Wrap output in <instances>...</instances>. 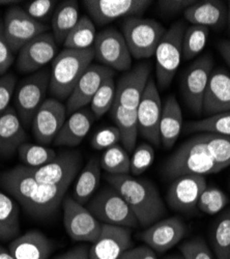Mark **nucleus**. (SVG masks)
<instances>
[{
	"label": "nucleus",
	"instance_id": "13",
	"mask_svg": "<svg viewBox=\"0 0 230 259\" xmlns=\"http://www.w3.org/2000/svg\"><path fill=\"white\" fill-rule=\"evenodd\" d=\"M64 208V225L71 239L75 242L94 243L100 235L102 223L95 215L78 203L73 197H67L62 201Z\"/></svg>",
	"mask_w": 230,
	"mask_h": 259
},
{
	"label": "nucleus",
	"instance_id": "12",
	"mask_svg": "<svg viewBox=\"0 0 230 259\" xmlns=\"http://www.w3.org/2000/svg\"><path fill=\"white\" fill-rule=\"evenodd\" d=\"M214 60L211 55H203L188 68L182 76L180 89L187 106L196 113H202V103L211 74Z\"/></svg>",
	"mask_w": 230,
	"mask_h": 259
},
{
	"label": "nucleus",
	"instance_id": "6",
	"mask_svg": "<svg viewBox=\"0 0 230 259\" xmlns=\"http://www.w3.org/2000/svg\"><path fill=\"white\" fill-rule=\"evenodd\" d=\"M185 30L182 22L173 24L166 30L156 50V75L160 89L168 88L179 68Z\"/></svg>",
	"mask_w": 230,
	"mask_h": 259
},
{
	"label": "nucleus",
	"instance_id": "8",
	"mask_svg": "<svg viewBox=\"0 0 230 259\" xmlns=\"http://www.w3.org/2000/svg\"><path fill=\"white\" fill-rule=\"evenodd\" d=\"M50 85V70L35 72L21 82L15 91L14 103L20 120L25 126L31 124L38 108L44 103Z\"/></svg>",
	"mask_w": 230,
	"mask_h": 259
},
{
	"label": "nucleus",
	"instance_id": "31",
	"mask_svg": "<svg viewBox=\"0 0 230 259\" xmlns=\"http://www.w3.org/2000/svg\"><path fill=\"white\" fill-rule=\"evenodd\" d=\"M78 21L79 5L75 0H66L57 6L51 21L53 36L57 44H64Z\"/></svg>",
	"mask_w": 230,
	"mask_h": 259
},
{
	"label": "nucleus",
	"instance_id": "33",
	"mask_svg": "<svg viewBox=\"0 0 230 259\" xmlns=\"http://www.w3.org/2000/svg\"><path fill=\"white\" fill-rule=\"evenodd\" d=\"M96 36V25L93 22V20L87 16H82L79 18L77 24L67 36L64 45L66 49H90L94 46Z\"/></svg>",
	"mask_w": 230,
	"mask_h": 259
},
{
	"label": "nucleus",
	"instance_id": "47",
	"mask_svg": "<svg viewBox=\"0 0 230 259\" xmlns=\"http://www.w3.org/2000/svg\"><path fill=\"white\" fill-rule=\"evenodd\" d=\"M194 0H159L158 8L165 14H178L190 8Z\"/></svg>",
	"mask_w": 230,
	"mask_h": 259
},
{
	"label": "nucleus",
	"instance_id": "45",
	"mask_svg": "<svg viewBox=\"0 0 230 259\" xmlns=\"http://www.w3.org/2000/svg\"><path fill=\"white\" fill-rule=\"evenodd\" d=\"M57 3L54 0H33L26 5L25 12L34 20L41 23V21L48 18L55 11Z\"/></svg>",
	"mask_w": 230,
	"mask_h": 259
},
{
	"label": "nucleus",
	"instance_id": "52",
	"mask_svg": "<svg viewBox=\"0 0 230 259\" xmlns=\"http://www.w3.org/2000/svg\"><path fill=\"white\" fill-rule=\"evenodd\" d=\"M19 4V2H15V0H0V6H9V5H15Z\"/></svg>",
	"mask_w": 230,
	"mask_h": 259
},
{
	"label": "nucleus",
	"instance_id": "11",
	"mask_svg": "<svg viewBox=\"0 0 230 259\" xmlns=\"http://www.w3.org/2000/svg\"><path fill=\"white\" fill-rule=\"evenodd\" d=\"M4 33L14 53L24 47L37 35L47 32V26L31 18L23 9L13 6L3 19Z\"/></svg>",
	"mask_w": 230,
	"mask_h": 259
},
{
	"label": "nucleus",
	"instance_id": "48",
	"mask_svg": "<svg viewBox=\"0 0 230 259\" xmlns=\"http://www.w3.org/2000/svg\"><path fill=\"white\" fill-rule=\"evenodd\" d=\"M118 259H158V257L150 247L140 246L127 250Z\"/></svg>",
	"mask_w": 230,
	"mask_h": 259
},
{
	"label": "nucleus",
	"instance_id": "36",
	"mask_svg": "<svg viewBox=\"0 0 230 259\" xmlns=\"http://www.w3.org/2000/svg\"><path fill=\"white\" fill-rule=\"evenodd\" d=\"M18 155L26 167L37 168L53 161L57 153L46 145L23 143L18 149Z\"/></svg>",
	"mask_w": 230,
	"mask_h": 259
},
{
	"label": "nucleus",
	"instance_id": "20",
	"mask_svg": "<svg viewBox=\"0 0 230 259\" xmlns=\"http://www.w3.org/2000/svg\"><path fill=\"white\" fill-rule=\"evenodd\" d=\"M114 77V71L102 66L90 64L79 79L75 89L67 101V113H74L90 104L101 85L109 78Z\"/></svg>",
	"mask_w": 230,
	"mask_h": 259
},
{
	"label": "nucleus",
	"instance_id": "10",
	"mask_svg": "<svg viewBox=\"0 0 230 259\" xmlns=\"http://www.w3.org/2000/svg\"><path fill=\"white\" fill-rule=\"evenodd\" d=\"M153 4L151 0H84L93 22L105 26L118 19L141 17Z\"/></svg>",
	"mask_w": 230,
	"mask_h": 259
},
{
	"label": "nucleus",
	"instance_id": "16",
	"mask_svg": "<svg viewBox=\"0 0 230 259\" xmlns=\"http://www.w3.org/2000/svg\"><path fill=\"white\" fill-rule=\"evenodd\" d=\"M67 116V107L56 99L45 100L33 116V137L41 145L54 142Z\"/></svg>",
	"mask_w": 230,
	"mask_h": 259
},
{
	"label": "nucleus",
	"instance_id": "24",
	"mask_svg": "<svg viewBox=\"0 0 230 259\" xmlns=\"http://www.w3.org/2000/svg\"><path fill=\"white\" fill-rule=\"evenodd\" d=\"M228 6L219 0L195 2L183 12L187 21L192 25L220 29L227 24Z\"/></svg>",
	"mask_w": 230,
	"mask_h": 259
},
{
	"label": "nucleus",
	"instance_id": "19",
	"mask_svg": "<svg viewBox=\"0 0 230 259\" xmlns=\"http://www.w3.org/2000/svg\"><path fill=\"white\" fill-rule=\"evenodd\" d=\"M206 187V180L202 176L188 175L176 178L167 192V203L175 211L191 212L197 207Z\"/></svg>",
	"mask_w": 230,
	"mask_h": 259
},
{
	"label": "nucleus",
	"instance_id": "50",
	"mask_svg": "<svg viewBox=\"0 0 230 259\" xmlns=\"http://www.w3.org/2000/svg\"><path fill=\"white\" fill-rule=\"evenodd\" d=\"M218 50L227 66L230 68V40H220L218 42Z\"/></svg>",
	"mask_w": 230,
	"mask_h": 259
},
{
	"label": "nucleus",
	"instance_id": "56",
	"mask_svg": "<svg viewBox=\"0 0 230 259\" xmlns=\"http://www.w3.org/2000/svg\"><path fill=\"white\" fill-rule=\"evenodd\" d=\"M229 187H230V182H229Z\"/></svg>",
	"mask_w": 230,
	"mask_h": 259
},
{
	"label": "nucleus",
	"instance_id": "17",
	"mask_svg": "<svg viewBox=\"0 0 230 259\" xmlns=\"http://www.w3.org/2000/svg\"><path fill=\"white\" fill-rule=\"evenodd\" d=\"M57 56V42L53 33L37 35L22 47L17 57V70L21 73L37 72Z\"/></svg>",
	"mask_w": 230,
	"mask_h": 259
},
{
	"label": "nucleus",
	"instance_id": "44",
	"mask_svg": "<svg viewBox=\"0 0 230 259\" xmlns=\"http://www.w3.org/2000/svg\"><path fill=\"white\" fill-rule=\"evenodd\" d=\"M16 84L17 79L12 73L0 77V116L10 107V103L16 91Z\"/></svg>",
	"mask_w": 230,
	"mask_h": 259
},
{
	"label": "nucleus",
	"instance_id": "30",
	"mask_svg": "<svg viewBox=\"0 0 230 259\" xmlns=\"http://www.w3.org/2000/svg\"><path fill=\"white\" fill-rule=\"evenodd\" d=\"M101 163L97 157H93L82 169L73 190V199L84 205L88 203L98 189L101 180Z\"/></svg>",
	"mask_w": 230,
	"mask_h": 259
},
{
	"label": "nucleus",
	"instance_id": "9",
	"mask_svg": "<svg viewBox=\"0 0 230 259\" xmlns=\"http://www.w3.org/2000/svg\"><path fill=\"white\" fill-rule=\"evenodd\" d=\"M95 58L111 70L128 72L132 66V55L121 32L115 28L100 31L94 42Z\"/></svg>",
	"mask_w": 230,
	"mask_h": 259
},
{
	"label": "nucleus",
	"instance_id": "28",
	"mask_svg": "<svg viewBox=\"0 0 230 259\" xmlns=\"http://www.w3.org/2000/svg\"><path fill=\"white\" fill-rule=\"evenodd\" d=\"M182 130V112L174 96L166 99L162 107L160 120L161 144L166 149H170L176 143Z\"/></svg>",
	"mask_w": 230,
	"mask_h": 259
},
{
	"label": "nucleus",
	"instance_id": "54",
	"mask_svg": "<svg viewBox=\"0 0 230 259\" xmlns=\"http://www.w3.org/2000/svg\"><path fill=\"white\" fill-rule=\"evenodd\" d=\"M166 259H183V258H181L179 256H170V257H167Z\"/></svg>",
	"mask_w": 230,
	"mask_h": 259
},
{
	"label": "nucleus",
	"instance_id": "1",
	"mask_svg": "<svg viewBox=\"0 0 230 259\" xmlns=\"http://www.w3.org/2000/svg\"><path fill=\"white\" fill-rule=\"evenodd\" d=\"M70 186L41 184L28 174L25 166H16L0 175V187L35 219L53 215Z\"/></svg>",
	"mask_w": 230,
	"mask_h": 259
},
{
	"label": "nucleus",
	"instance_id": "39",
	"mask_svg": "<svg viewBox=\"0 0 230 259\" xmlns=\"http://www.w3.org/2000/svg\"><path fill=\"white\" fill-rule=\"evenodd\" d=\"M116 84L113 78H109L101 85L90 102V110L96 119L101 118L111 110L115 102Z\"/></svg>",
	"mask_w": 230,
	"mask_h": 259
},
{
	"label": "nucleus",
	"instance_id": "23",
	"mask_svg": "<svg viewBox=\"0 0 230 259\" xmlns=\"http://www.w3.org/2000/svg\"><path fill=\"white\" fill-rule=\"evenodd\" d=\"M230 111V75L223 69H214L202 103V113L207 116Z\"/></svg>",
	"mask_w": 230,
	"mask_h": 259
},
{
	"label": "nucleus",
	"instance_id": "4",
	"mask_svg": "<svg viewBox=\"0 0 230 259\" xmlns=\"http://www.w3.org/2000/svg\"><path fill=\"white\" fill-rule=\"evenodd\" d=\"M95 58L94 49H65L52 61L50 70L51 94L59 100H68L79 79L84 74Z\"/></svg>",
	"mask_w": 230,
	"mask_h": 259
},
{
	"label": "nucleus",
	"instance_id": "32",
	"mask_svg": "<svg viewBox=\"0 0 230 259\" xmlns=\"http://www.w3.org/2000/svg\"><path fill=\"white\" fill-rule=\"evenodd\" d=\"M20 215L13 198L0 191V241L15 240L20 235Z\"/></svg>",
	"mask_w": 230,
	"mask_h": 259
},
{
	"label": "nucleus",
	"instance_id": "34",
	"mask_svg": "<svg viewBox=\"0 0 230 259\" xmlns=\"http://www.w3.org/2000/svg\"><path fill=\"white\" fill-rule=\"evenodd\" d=\"M100 163L107 175L122 176L130 174L131 158L127 150L118 144L104 150Z\"/></svg>",
	"mask_w": 230,
	"mask_h": 259
},
{
	"label": "nucleus",
	"instance_id": "46",
	"mask_svg": "<svg viewBox=\"0 0 230 259\" xmlns=\"http://www.w3.org/2000/svg\"><path fill=\"white\" fill-rule=\"evenodd\" d=\"M15 61V53L12 51L4 33V23L0 19V77L8 74V70Z\"/></svg>",
	"mask_w": 230,
	"mask_h": 259
},
{
	"label": "nucleus",
	"instance_id": "15",
	"mask_svg": "<svg viewBox=\"0 0 230 259\" xmlns=\"http://www.w3.org/2000/svg\"><path fill=\"white\" fill-rule=\"evenodd\" d=\"M162 102L158 86L150 79L137 107L139 134L150 144L160 146V120L162 115Z\"/></svg>",
	"mask_w": 230,
	"mask_h": 259
},
{
	"label": "nucleus",
	"instance_id": "55",
	"mask_svg": "<svg viewBox=\"0 0 230 259\" xmlns=\"http://www.w3.org/2000/svg\"><path fill=\"white\" fill-rule=\"evenodd\" d=\"M228 259H230V251H229V257H228Z\"/></svg>",
	"mask_w": 230,
	"mask_h": 259
},
{
	"label": "nucleus",
	"instance_id": "40",
	"mask_svg": "<svg viewBox=\"0 0 230 259\" xmlns=\"http://www.w3.org/2000/svg\"><path fill=\"white\" fill-rule=\"evenodd\" d=\"M229 199L226 194L218 188L206 187L198 200L197 207L206 214H216L223 210Z\"/></svg>",
	"mask_w": 230,
	"mask_h": 259
},
{
	"label": "nucleus",
	"instance_id": "41",
	"mask_svg": "<svg viewBox=\"0 0 230 259\" xmlns=\"http://www.w3.org/2000/svg\"><path fill=\"white\" fill-rule=\"evenodd\" d=\"M155 161V149L150 143H140L133 150L130 172L133 177H139L148 170Z\"/></svg>",
	"mask_w": 230,
	"mask_h": 259
},
{
	"label": "nucleus",
	"instance_id": "29",
	"mask_svg": "<svg viewBox=\"0 0 230 259\" xmlns=\"http://www.w3.org/2000/svg\"><path fill=\"white\" fill-rule=\"evenodd\" d=\"M110 111L115 122V126L119 132L123 148L128 153L133 152L136 147L137 137L139 135L136 109H127V108H123L114 103Z\"/></svg>",
	"mask_w": 230,
	"mask_h": 259
},
{
	"label": "nucleus",
	"instance_id": "26",
	"mask_svg": "<svg viewBox=\"0 0 230 259\" xmlns=\"http://www.w3.org/2000/svg\"><path fill=\"white\" fill-rule=\"evenodd\" d=\"M27 139L22 121L15 108L9 107L0 116V158H11Z\"/></svg>",
	"mask_w": 230,
	"mask_h": 259
},
{
	"label": "nucleus",
	"instance_id": "18",
	"mask_svg": "<svg viewBox=\"0 0 230 259\" xmlns=\"http://www.w3.org/2000/svg\"><path fill=\"white\" fill-rule=\"evenodd\" d=\"M132 245L131 228L103 224L99 237L89 249V258L118 259Z\"/></svg>",
	"mask_w": 230,
	"mask_h": 259
},
{
	"label": "nucleus",
	"instance_id": "35",
	"mask_svg": "<svg viewBox=\"0 0 230 259\" xmlns=\"http://www.w3.org/2000/svg\"><path fill=\"white\" fill-rule=\"evenodd\" d=\"M188 133H212L230 136V111L207 116L203 119L188 122L185 126Z\"/></svg>",
	"mask_w": 230,
	"mask_h": 259
},
{
	"label": "nucleus",
	"instance_id": "38",
	"mask_svg": "<svg viewBox=\"0 0 230 259\" xmlns=\"http://www.w3.org/2000/svg\"><path fill=\"white\" fill-rule=\"evenodd\" d=\"M212 243L217 259H228L230 251V207L216 221Z\"/></svg>",
	"mask_w": 230,
	"mask_h": 259
},
{
	"label": "nucleus",
	"instance_id": "49",
	"mask_svg": "<svg viewBox=\"0 0 230 259\" xmlns=\"http://www.w3.org/2000/svg\"><path fill=\"white\" fill-rule=\"evenodd\" d=\"M54 259H90L89 249L86 246H79L56 256Z\"/></svg>",
	"mask_w": 230,
	"mask_h": 259
},
{
	"label": "nucleus",
	"instance_id": "5",
	"mask_svg": "<svg viewBox=\"0 0 230 259\" xmlns=\"http://www.w3.org/2000/svg\"><path fill=\"white\" fill-rule=\"evenodd\" d=\"M121 31L131 55L136 59H145L155 55L166 32L158 21L141 17L124 19Z\"/></svg>",
	"mask_w": 230,
	"mask_h": 259
},
{
	"label": "nucleus",
	"instance_id": "2",
	"mask_svg": "<svg viewBox=\"0 0 230 259\" xmlns=\"http://www.w3.org/2000/svg\"><path fill=\"white\" fill-rule=\"evenodd\" d=\"M224 163L217 135L198 133L185 141L167 159L163 171L166 178L173 180L188 175L204 177L227 168Z\"/></svg>",
	"mask_w": 230,
	"mask_h": 259
},
{
	"label": "nucleus",
	"instance_id": "42",
	"mask_svg": "<svg viewBox=\"0 0 230 259\" xmlns=\"http://www.w3.org/2000/svg\"><path fill=\"white\" fill-rule=\"evenodd\" d=\"M120 141V135L116 126L103 127L93 136L91 146L97 150H105L116 145Z\"/></svg>",
	"mask_w": 230,
	"mask_h": 259
},
{
	"label": "nucleus",
	"instance_id": "43",
	"mask_svg": "<svg viewBox=\"0 0 230 259\" xmlns=\"http://www.w3.org/2000/svg\"><path fill=\"white\" fill-rule=\"evenodd\" d=\"M183 259H213L212 252L202 239H194L180 247Z\"/></svg>",
	"mask_w": 230,
	"mask_h": 259
},
{
	"label": "nucleus",
	"instance_id": "51",
	"mask_svg": "<svg viewBox=\"0 0 230 259\" xmlns=\"http://www.w3.org/2000/svg\"><path fill=\"white\" fill-rule=\"evenodd\" d=\"M0 259H15V258L10 253L9 250H6L5 248L0 247Z\"/></svg>",
	"mask_w": 230,
	"mask_h": 259
},
{
	"label": "nucleus",
	"instance_id": "22",
	"mask_svg": "<svg viewBox=\"0 0 230 259\" xmlns=\"http://www.w3.org/2000/svg\"><path fill=\"white\" fill-rule=\"evenodd\" d=\"M187 227L177 217L160 220L140 233V239L155 252L164 253L177 245L186 234Z\"/></svg>",
	"mask_w": 230,
	"mask_h": 259
},
{
	"label": "nucleus",
	"instance_id": "21",
	"mask_svg": "<svg viewBox=\"0 0 230 259\" xmlns=\"http://www.w3.org/2000/svg\"><path fill=\"white\" fill-rule=\"evenodd\" d=\"M151 70V63L143 62L121 76L116 84L114 103L127 109H137L150 81Z\"/></svg>",
	"mask_w": 230,
	"mask_h": 259
},
{
	"label": "nucleus",
	"instance_id": "3",
	"mask_svg": "<svg viewBox=\"0 0 230 259\" xmlns=\"http://www.w3.org/2000/svg\"><path fill=\"white\" fill-rule=\"evenodd\" d=\"M105 179L129 204L140 226L149 227L164 217L165 204L153 183L129 175H106Z\"/></svg>",
	"mask_w": 230,
	"mask_h": 259
},
{
	"label": "nucleus",
	"instance_id": "53",
	"mask_svg": "<svg viewBox=\"0 0 230 259\" xmlns=\"http://www.w3.org/2000/svg\"><path fill=\"white\" fill-rule=\"evenodd\" d=\"M228 15H227V25H228V31L230 34V2L228 3Z\"/></svg>",
	"mask_w": 230,
	"mask_h": 259
},
{
	"label": "nucleus",
	"instance_id": "14",
	"mask_svg": "<svg viewBox=\"0 0 230 259\" xmlns=\"http://www.w3.org/2000/svg\"><path fill=\"white\" fill-rule=\"evenodd\" d=\"M82 164V156L76 150H62L50 163L37 168L26 167L28 174L37 182L46 185H71Z\"/></svg>",
	"mask_w": 230,
	"mask_h": 259
},
{
	"label": "nucleus",
	"instance_id": "7",
	"mask_svg": "<svg viewBox=\"0 0 230 259\" xmlns=\"http://www.w3.org/2000/svg\"><path fill=\"white\" fill-rule=\"evenodd\" d=\"M87 209L102 224L127 228L139 225L129 204L112 187L100 191L87 203Z\"/></svg>",
	"mask_w": 230,
	"mask_h": 259
},
{
	"label": "nucleus",
	"instance_id": "37",
	"mask_svg": "<svg viewBox=\"0 0 230 259\" xmlns=\"http://www.w3.org/2000/svg\"><path fill=\"white\" fill-rule=\"evenodd\" d=\"M210 29L199 25H191L186 28L182 36V58L190 60L196 57L204 49Z\"/></svg>",
	"mask_w": 230,
	"mask_h": 259
},
{
	"label": "nucleus",
	"instance_id": "25",
	"mask_svg": "<svg viewBox=\"0 0 230 259\" xmlns=\"http://www.w3.org/2000/svg\"><path fill=\"white\" fill-rule=\"evenodd\" d=\"M54 244L38 230H29L10 244L9 251L15 259H49Z\"/></svg>",
	"mask_w": 230,
	"mask_h": 259
},
{
	"label": "nucleus",
	"instance_id": "27",
	"mask_svg": "<svg viewBox=\"0 0 230 259\" xmlns=\"http://www.w3.org/2000/svg\"><path fill=\"white\" fill-rule=\"evenodd\" d=\"M95 119L96 117L91 110L86 108H82L72 113L60 128L54 140V144L58 146L79 145L90 131Z\"/></svg>",
	"mask_w": 230,
	"mask_h": 259
}]
</instances>
